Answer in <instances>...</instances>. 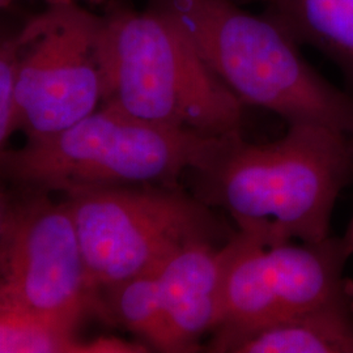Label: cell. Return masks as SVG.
I'll use <instances>...</instances> for the list:
<instances>
[{"label":"cell","mask_w":353,"mask_h":353,"mask_svg":"<svg viewBox=\"0 0 353 353\" xmlns=\"http://www.w3.org/2000/svg\"><path fill=\"white\" fill-rule=\"evenodd\" d=\"M344 237H345V240L348 241V243H350V248H351V250H352L353 254V217L352 221H351V227H350L348 232H347V234H345Z\"/></svg>","instance_id":"15"},{"label":"cell","mask_w":353,"mask_h":353,"mask_svg":"<svg viewBox=\"0 0 353 353\" xmlns=\"http://www.w3.org/2000/svg\"><path fill=\"white\" fill-rule=\"evenodd\" d=\"M102 105L204 137L240 132L243 105L159 10L115 7L99 37Z\"/></svg>","instance_id":"3"},{"label":"cell","mask_w":353,"mask_h":353,"mask_svg":"<svg viewBox=\"0 0 353 353\" xmlns=\"http://www.w3.org/2000/svg\"><path fill=\"white\" fill-rule=\"evenodd\" d=\"M145 344L117 338L81 341L64 327L0 296V353H140Z\"/></svg>","instance_id":"12"},{"label":"cell","mask_w":353,"mask_h":353,"mask_svg":"<svg viewBox=\"0 0 353 353\" xmlns=\"http://www.w3.org/2000/svg\"><path fill=\"white\" fill-rule=\"evenodd\" d=\"M12 1L13 0H0V11L4 10V8H7L8 6H11Z\"/></svg>","instance_id":"17"},{"label":"cell","mask_w":353,"mask_h":353,"mask_svg":"<svg viewBox=\"0 0 353 353\" xmlns=\"http://www.w3.org/2000/svg\"><path fill=\"white\" fill-rule=\"evenodd\" d=\"M208 352L353 353V293L263 327L212 334Z\"/></svg>","instance_id":"10"},{"label":"cell","mask_w":353,"mask_h":353,"mask_svg":"<svg viewBox=\"0 0 353 353\" xmlns=\"http://www.w3.org/2000/svg\"><path fill=\"white\" fill-rule=\"evenodd\" d=\"M195 196L225 211L262 243L330 237L334 207L353 179V135L314 123L288 125L280 139L252 144L214 137L191 170Z\"/></svg>","instance_id":"1"},{"label":"cell","mask_w":353,"mask_h":353,"mask_svg":"<svg viewBox=\"0 0 353 353\" xmlns=\"http://www.w3.org/2000/svg\"><path fill=\"white\" fill-rule=\"evenodd\" d=\"M234 240L212 334L263 327L353 293L344 278L352 255L345 237L268 245L239 232Z\"/></svg>","instance_id":"7"},{"label":"cell","mask_w":353,"mask_h":353,"mask_svg":"<svg viewBox=\"0 0 353 353\" xmlns=\"http://www.w3.org/2000/svg\"><path fill=\"white\" fill-rule=\"evenodd\" d=\"M101 23L81 3L55 1L19 28L17 128L28 139L58 134L101 106Z\"/></svg>","instance_id":"6"},{"label":"cell","mask_w":353,"mask_h":353,"mask_svg":"<svg viewBox=\"0 0 353 353\" xmlns=\"http://www.w3.org/2000/svg\"><path fill=\"white\" fill-rule=\"evenodd\" d=\"M212 138L101 105L58 134L0 151V176L29 191L67 196L105 188L178 186Z\"/></svg>","instance_id":"4"},{"label":"cell","mask_w":353,"mask_h":353,"mask_svg":"<svg viewBox=\"0 0 353 353\" xmlns=\"http://www.w3.org/2000/svg\"><path fill=\"white\" fill-rule=\"evenodd\" d=\"M55 1H77V3H83V1H85V3H101V1H105V0H48V3H55Z\"/></svg>","instance_id":"16"},{"label":"cell","mask_w":353,"mask_h":353,"mask_svg":"<svg viewBox=\"0 0 353 353\" xmlns=\"http://www.w3.org/2000/svg\"><path fill=\"white\" fill-rule=\"evenodd\" d=\"M17 30L0 26V151L17 130L16 72L19 58Z\"/></svg>","instance_id":"13"},{"label":"cell","mask_w":353,"mask_h":353,"mask_svg":"<svg viewBox=\"0 0 353 353\" xmlns=\"http://www.w3.org/2000/svg\"><path fill=\"white\" fill-rule=\"evenodd\" d=\"M194 43L204 62L245 106L288 125L314 123L353 135V96L305 61L299 43L265 16L233 0H151Z\"/></svg>","instance_id":"2"},{"label":"cell","mask_w":353,"mask_h":353,"mask_svg":"<svg viewBox=\"0 0 353 353\" xmlns=\"http://www.w3.org/2000/svg\"><path fill=\"white\" fill-rule=\"evenodd\" d=\"M267 16L299 45L325 54L353 84V0H265Z\"/></svg>","instance_id":"11"},{"label":"cell","mask_w":353,"mask_h":353,"mask_svg":"<svg viewBox=\"0 0 353 353\" xmlns=\"http://www.w3.org/2000/svg\"><path fill=\"white\" fill-rule=\"evenodd\" d=\"M10 205H11V202L7 199V196L4 195L3 190H0V246H1V241H3V236H4L6 225H7Z\"/></svg>","instance_id":"14"},{"label":"cell","mask_w":353,"mask_h":353,"mask_svg":"<svg viewBox=\"0 0 353 353\" xmlns=\"http://www.w3.org/2000/svg\"><path fill=\"white\" fill-rule=\"evenodd\" d=\"M65 203L99 299L102 290L150 272L186 248L233 237L210 205L178 186L88 190Z\"/></svg>","instance_id":"5"},{"label":"cell","mask_w":353,"mask_h":353,"mask_svg":"<svg viewBox=\"0 0 353 353\" xmlns=\"http://www.w3.org/2000/svg\"><path fill=\"white\" fill-rule=\"evenodd\" d=\"M0 296L72 330L90 310L102 314L65 201L32 191L11 202L0 246Z\"/></svg>","instance_id":"8"},{"label":"cell","mask_w":353,"mask_h":353,"mask_svg":"<svg viewBox=\"0 0 353 353\" xmlns=\"http://www.w3.org/2000/svg\"><path fill=\"white\" fill-rule=\"evenodd\" d=\"M234 234L223 245L199 243L176 252L156 268L164 318V352H195L221 316V292Z\"/></svg>","instance_id":"9"}]
</instances>
